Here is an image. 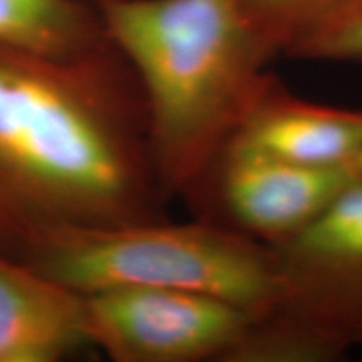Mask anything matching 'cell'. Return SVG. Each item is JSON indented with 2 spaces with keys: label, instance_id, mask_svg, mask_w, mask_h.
Returning a JSON list of instances; mask_svg holds the SVG:
<instances>
[{
  "label": "cell",
  "instance_id": "cell-1",
  "mask_svg": "<svg viewBox=\"0 0 362 362\" xmlns=\"http://www.w3.org/2000/svg\"><path fill=\"white\" fill-rule=\"evenodd\" d=\"M163 202L141 90L115 45L54 57L0 44V253L163 218Z\"/></svg>",
  "mask_w": 362,
  "mask_h": 362
},
{
  "label": "cell",
  "instance_id": "cell-2",
  "mask_svg": "<svg viewBox=\"0 0 362 362\" xmlns=\"http://www.w3.org/2000/svg\"><path fill=\"white\" fill-rule=\"evenodd\" d=\"M141 90L163 197L188 193L274 74L242 0H93Z\"/></svg>",
  "mask_w": 362,
  "mask_h": 362
},
{
  "label": "cell",
  "instance_id": "cell-3",
  "mask_svg": "<svg viewBox=\"0 0 362 362\" xmlns=\"http://www.w3.org/2000/svg\"><path fill=\"white\" fill-rule=\"evenodd\" d=\"M19 260L79 296L144 285L206 293L252 315L277 305L274 250L197 216L52 230Z\"/></svg>",
  "mask_w": 362,
  "mask_h": 362
},
{
  "label": "cell",
  "instance_id": "cell-4",
  "mask_svg": "<svg viewBox=\"0 0 362 362\" xmlns=\"http://www.w3.org/2000/svg\"><path fill=\"white\" fill-rule=\"evenodd\" d=\"M352 181L228 139L185 194L197 218L275 248L315 221Z\"/></svg>",
  "mask_w": 362,
  "mask_h": 362
},
{
  "label": "cell",
  "instance_id": "cell-5",
  "mask_svg": "<svg viewBox=\"0 0 362 362\" xmlns=\"http://www.w3.org/2000/svg\"><path fill=\"white\" fill-rule=\"evenodd\" d=\"M83 297L90 346L116 362H223L252 314L206 293L106 288Z\"/></svg>",
  "mask_w": 362,
  "mask_h": 362
},
{
  "label": "cell",
  "instance_id": "cell-6",
  "mask_svg": "<svg viewBox=\"0 0 362 362\" xmlns=\"http://www.w3.org/2000/svg\"><path fill=\"white\" fill-rule=\"evenodd\" d=\"M272 250L275 307L362 349V183L352 180L304 232Z\"/></svg>",
  "mask_w": 362,
  "mask_h": 362
},
{
  "label": "cell",
  "instance_id": "cell-7",
  "mask_svg": "<svg viewBox=\"0 0 362 362\" xmlns=\"http://www.w3.org/2000/svg\"><path fill=\"white\" fill-rule=\"evenodd\" d=\"M230 139L297 165L347 171L362 148V110L309 101L274 74Z\"/></svg>",
  "mask_w": 362,
  "mask_h": 362
},
{
  "label": "cell",
  "instance_id": "cell-8",
  "mask_svg": "<svg viewBox=\"0 0 362 362\" xmlns=\"http://www.w3.org/2000/svg\"><path fill=\"white\" fill-rule=\"evenodd\" d=\"M89 346L83 297L0 253V362H57Z\"/></svg>",
  "mask_w": 362,
  "mask_h": 362
},
{
  "label": "cell",
  "instance_id": "cell-9",
  "mask_svg": "<svg viewBox=\"0 0 362 362\" xmlns=\"http://www.w3.org/2000/svg\"><path fill=\"white\" fill-rule=\"evenodd\" d=\"M0 44L54 57L111 45L93 0H0Z\"/></svg>",
  "mask_w": 362,
  "mask_h": 362
},
{
  "label": "cell",
  "instance_id": "cell-10",
  "mask_svg": "<svg viewBox=\"0 0 362 362\" xmlns=\"http://www.w3.org/2000/svg\"><path fill=\"white\" fill-rule=\"evenodd\" d=\"M349 352L310 320L274 307L248 320L223 362H337Z\"/></svg>",
  "mask_w": 362,
  "mask_h": 362
},
{
  "label": "cell",
  "instance_id": "cell-11",
  "mask_svg": "<svg viewBox=\"0 0 362 362\" xmlns=\"http://www.w3.org/2000/svg\"><path fill=\"white\" fill-rule=\"evenodd\" d=\"M248 19L275 56L296 49L362 6V0H242Z\"/></svg>",
  "mask_w": 362,
  "mask_h": 362
},
{
  "label": "cell",
  "instance_id": "cell-12",
  "mask_svg": "<svg viewBox=\"0 0 362 362\" xmlns=\"http://www.w3.org/2000/svg\"><path fill=\"white\" fill-rule=\"evenodd\" d=\"M291 59L362 64V6L302 44Z\"/></svg>",
  "mask_w": 362,
  "mask_h": 362
},
{
  "label": "cell",
  "instance_id": "cell-13",
  "mask_svg": "<svg viewBox=\"0 0 362 362\" xmlns=\"http://www.w3.org/2000/svg\"><path fill=\"white\" fill-rule=\"evenodd\" d=\"M347 171H349L352 180L357 181V183H362V148L359 149V153H357L354 160H352Z\"/></svg>",
  "mask_w": 362,
  "mask_h": 362
}]
</instances>
